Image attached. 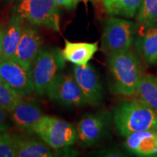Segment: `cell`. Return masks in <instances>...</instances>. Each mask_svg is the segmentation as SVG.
I'll list each match as a JSON object with an SVG mask.
<instances>
[{"label":"cell","instance_id":"cell-18","mask_svg":"<svg viewBox=\"0 0 157 157\" xmlns=\"http://www.w3.org/2000/svg\"><path fill=\"white\" fill-rule=\"evenodd\" d=\"M135 95L157 113V76L143 74Z\"/></svg>","mask_w":157,"mask_h":157},{"label":"cell","instance_id":"cell-16","mask_svg":"<svg viewBox=\"0 0 157 157\" xmlns=\"http://www.w3.org/2000/svg\"><path fill=\"white\" fill-rule=\"evenodd\" d=\"M23 22L24 19L18 15L14 14L11 17L4 34L2 60H14L24 29Z\"/></svg>","mask_w":157,"mask_h":157},{"label":"cell","instance_id":"cell-9","mask_svg":"<svg viewBox=\"0 0 157 157\" xmlns=\"http://www.w3.org/2000/svg\"><path fill=\"white\" fill-rule=\"evenodd\" d=\"M46 95L52 101L66 106H82L87 104L73 74H59L50 84Z\"/></svg>","mask_w":157,"mask_h":157},{"label":"cell","instance_id":"cell-19","mask_svg":"<svg viewBox=\"0 0 157 157\" xmlns=\"http://www.w3.org/2000/svg\"><path fill=\"white\" fill-rule=\"evenodd\" d=\"M102 2L108 14L131 18L136 15L142 0H102Z\"/></svg>","mask_w":157,"mask_h":157},{"label":"cell","instance_id":"cell-12","mask_svg":"<svg viewBox=\"0 0 157 157\" xmlns=\"http://www.w3.org/2000/svg\"><path fill=\"white\" fill-rule=\"evenodd\" d=\"M43 39L35 28L25 25L17 46L14 60L25 67L31 68L42 48Z\"/></svg>","mask_w":157,"mask_h":157},{"label":"cell","instance_id":"cell-8","mask_svg":"<svg viewBox=\"0 0 157 157\" xmlns=\"http://www.w3.org/2000/svg\"><path fill=\"white\" fill-rule=\"evenodd\" d=\"M0 81L21 98H26L35 93L31 68L14 60H0Z\"/></svg>","mask_w":157,"mask_h":157},{"label":"cell","instance_id":"cell-17","mask_svg":"<svg viewBox=\"0 0 157 157\" xmlns=\"http://www.w3.org/2000/svg\"><path fill=\"white\" fill-rule=\"evenodd\" d=\"M98 50V42H72L65 39L62 54L66 61L82 66L89 63Z\"/></svg>","mask_w":157,"mask_h":157},{"label":"cell","instance_id":"cell-11","mask_svg":"<svg viewBox=\"0 0 157 157\" xmlns=\"http://www.w3.org/2000/svg\"><path fill=\"white\" fill-rule=\"evenodd\" d=\"M10 119L19 129L34 132V127L43 117L39 104L34 100H20L14 109L10 111Z\"/></svg>","mask_w":157,"mask_h":157},{"label":"cell","instance_id":"cell-21","mask_svg":"<svg viewBox=\"0 0 157 157\" xmlns=\"http://www.w3.org/2000/svg\"><path fill=\"white\" fill-rule=\"evenodd\" d=\"M21 96L0 81V107L10 113L21 99Z\"/></svg>","mask_w":157,"mask_h":157},{"label":"cell","instance_id":"cell-3","mask_svg":"<svg viewBox=\"0 0 157 157\" xmlns=\"http://www.w3.org/2000/svg\"><path fill=\"white\" fill-rule=\"evenodd\" d=\"M66 61L59 48L42 47L31 66L36 95L46 94L50 84L61 74Z\"/></svg>","mask_w":157,"mask_h":157},{"label":"cell","instance_id":"cell-25","mask_svg":"<svg viewBox=\"0 0 157 157\" xmlns=\"http://www.w3.org/2000/svg\"><path fill=\"white\" fill-rule=\"evenodd\" d=\"M58 5L63 6L66 8L72 9L76 7L79 0H54Z\"/></svg>","mask_w":157,"mask_h":157},{"label":"cell","instance_id":"cell-10","mask_svg":"<svg viewBox=\"0 0 157 157\" xmlns=\"http://www.w3.org/2000/svg\"><path fill=\"white\" fill-rule=\"evenodd\" d=\"M78 85L79 86L87 104L97 106L102 103L103 90L97 71L92 64L76 66L73 74Z\"/></svg>","mask_w":157,"mask_h":157},{"label":"cell","instance_id":"cell-26","mask_svg":"<svg viewBox=\"0 0 157 157\" xmlns=\"http://www.w3.org/2000/svg\"><path fill=\"white\" fill-rule=\"evenodd\" d=\"M5 31V29H4V27L0 25V60H2V42Z\"/></svg>","mask_w":157,"mask_h":157},{"label":"cell","instance_id":"cell-13","mask_svg":"<svg viewBox=\"0 0 157 157\" xmlns=\"http://www.w3.org/2000/svg\"><path fill=\"white\" fill-rule=\"evenodd\" d=\"M125 148L142 157L157 156V133L153 129L134 132L125 137Z\"/></svg>","mask_w":157,"mask_h":157},{"label":"cell","instance_id":"cell-27","mask_svg":"<svg viewBox=\"0 0 157 157\" xmlns=\"http://www.w3.org/2000/svg\"><path fill=\"white\" fill-rule=\"evenodd\" d=\"M154 130L157 133V124H156V127H155V129H154Z\"/></svg>","mask_w":157,"mask_h":157},{"label":"cell","instance_id":"cell-2","mask_svg":"<svg viewBox=\"0 0 157 157\" xmlns=\"http://www.w3.org/2000/svg\"><path fill=\"white\" fill-rule=\"evenodd\" d=\"M108 65L113 81L116 93L135 95L142 76L140 60L130 50L108 56Z\"/></svg>","mask_w":157,"mask_h":157},{"label":"cell","instance_id":"cell-6","mask_svg":"<svg viewBox=\"0 0 157 157\" xmlns=\"http://www.w3.org/2000/svg\"><path fill=\"white\" fill-rule=\"evenodd\" d=\"M113 117L107 110L84 114L76 127V140L83 148L101 143L111 132Z\"/></svg>","mask_w":157,"mask_h":157},{"label":"cell","instance_id":"cell-1","mask_svg":"<svg viewBox=\"0 0 157 157\" xmlns=\"http://www.w3.org/2000/svg\"><path fill=\"white\" fill-rule=\"evenodd\" d=\"M113 121L118 132L124 137L132 133L154 129L157 113L140 100L121 102L115 107Z\"/></svg>","mask_w":157,"mask_h":157},{"label":"cell","instance_id":"cell-4","mask_svg":"<svg viewBox=\"0 0 157 157\" xmlns=\"http://www.w3.org/2000/svg\"><path fill=\"white\" fill-rule=\"evenodd\" d=\"M15 10V14L31 24L60 31L58 5L54 0H16Z\"/></svg>","mask_w":157,"mask_h":157},{"label":"cell","instance_id":"cell-23","mask_svg":"<svg viewBox=\"0 0 157 157\" xmlns=\"http://www.w3.org/2000/svg\"><path fill=\"white\" fill-rule=\"evenodd\" d=\"M95 156H109V157H119V156H126L127 155L122 151L119 150L118 148H105L103 150L99 151H96L93 153Z\"/></svg>","mask_w":157,"mask_h":157},{"label":"cell","instance_id":"cell-24","mask_svg":"<svg viewBox=\"0 0 157 157\" xmlns=\"http://www.w3.org/2000/svg\"><path fill=\"white\" fill-rule=\"evenodd\" d=\"M8 111L0 107V132H6L10 129Z\"/></svg>","mask_w":157,"mask_h":157},{"label":"cell","instance_id":"cell-7","mask_svg":"<svg viewBox=\"0 0 157 157\" xmlns=\"http://www.w3.org/2000/svg\"><path fill=\"white\" fill-rule=\"evenodd\" d=\"M34 132L55 150L69 147L76 140V129L71 124L50 116L43 115Z\"/></svg>","mask_w":157,"mask_h":157},{"label":"cell","instance_id":"cell-5","mask_svg":"<svg viewBox=\"0 0 157 157\" xmlns=\"http://www.w3.org/2000/svg\"><path fill=\"white\" fill-rule=\"evenodd\" d=\"M137 31L136 23L119 17L106 21L101 39V50L107 56L129 50Z\"/></svg>","mask_w":157,"mask_h":157},{"label":"cell","instance_id":"cell-22","mask_svg":"<svg viewBox=\"0 0 157 157\" xmlns=\"http://www.w3.org/2000/svg\"><path fill=\"white\" fill-rule=\"evenodd\" d=\"M0 157H16L13 137L6 132H0Z\"/></svg>","mask_w":157,"mask_h":157},{"label":"cell","instance_id":"cell-14","mask_svg":"<svg viewBox=\"0 0 157 157\" xmlns=\"http://www.w3.org/2000/svg\"><path fill=\"white\" fill-rule=\"evenodd\" d=\"M142 27L135 39V45L139 56L148 65L157 64V25Z\"/></svg>","mask_w":157,"mask_h":157},{"label":"cell","instance_id":"cell-20","mask_svg":"<svg viewBox=\"0 0 157 157\" xmlns=\"http://www.w3.org/2000/svg\"><path fill=\"white\" fill-rule=\"evenodd\" d=\"M137 21L140 26L157 25V0H142L137 11Z\"/></svg>","mask_w":157,"mask_h":157},{"label":"cell","instance_id":"cell-15","mask_svg":"<svg viewBox=\"0 0 157 157\" xmlns=\"http://www.w3.org/2000/svg\"><path fill=\"white\" fill-rule=\"evenodd\" d=\"M16 157H52L53 152L43 140L27 135H14Z\"/></svg>","mask_w":157,"mask_h":157}]
</instances>
